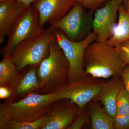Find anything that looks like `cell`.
Returning a JSON list of instances; mask_svg holds the SVG:
<instances>
[{
	"mask_svg": "<svg viewBox=\"0 0 129 129\" xmlns=\"http://www.w3.org/2000/svg\"><path fill=\"white\" fill-rule=\"evenodd\" d=\"M84 63L85 75L96 78L121 77L125 67L115 47L96 41L86 48Z\"/></svg>",
	"mask_w": 129,
	"mask_h": 129,
	"instance_id": "6da1fadb",
	"label": "cell"
},
{
	"mask_svg": "<svg viewBox=\"0 0 129 129\" xmlns=\"http://www.w3.org/2000/svg\"><path fill=\"white\" fill-rule=\"evenodd\" d=\"M49 56L42 62L37 70L41 83L40 92L49 94L69 84V63L57 40L50 45Z\"/></svg>",
	"mask_w": 129,
	"mask_h": 129,
	"instance_id": "7a4b0ae2",
	"label": "cell"
},
{
	"mask_svg": "<svg viewBox=\"0 0 129 129\" xmlns=\"http://www.w3.org/2000/svg\"><path fill=\"white\" fill-rule=\"evenodd\" d=\"M56 40L54 28L50 25L39 37L26 40L18 44L9 57L19 72L28 66L39 67L50 55V45Z\"/></svg>",
	"mask_w": 129,
	"mask_h": 129,
	"instance_id": "3957f363",
	"label": "cell"
},
{
	"mask_svg": "<svg viewBox=\"0 0 129 129\" xmlns=\"http://www.w3.org/2000/svg\"><path fill=\"white\" fill-rule=\"evenodd\" d=\"M60 100L57 91L46 94L30 93L17 102L6 103L7 108L12 119L33 122L50 113L52 104Z\"/></svg>",
	"mask_w": 129,
	"mask_h": 129,
	"instance_id": "277c9868",
	"label": "cell"
},
{
	"mask_svg": "<svg viewBox=\"0 0 129 129\" xmlns=\"http://www.w3.org/2000/svg\"><path fill=\"white\" fill-rule=\"evenodd\" d=\"M39 20V14L34 5L30 4L24 7L16 19L3 48V57H9L14 48L22 42L44 34L45 30L40 26Z\"/></svg>",
	"mask_w": 129,
	"mask_h": 129,
	"instance_id": "5b68a950",
	"label": "cell"
},
{
	"mask_svg": "<svg viewBox=\"0 0 129 129\" xmlns=\"http://www.w3.org/2000/svg\"><path fill=\"white\" fill-rule=\"evenodd\" d=\"M94 12L87 11L80 3L75 2L62 18L49 24L54 28L62 31L71 41H81L92 32Z\"/></svg>",
	"mask_w": 129,
	"mask_h": 129,
	"instance_id": "8992f818",
	"label": "cell"
},
{
	"mask_svg": "<svg viewBox=\"0 0 129 129\" xmlns=\"http://www.w3.org/2000/svg\"><path fill=\"white\" fill-rule=\"evenodd\" d=\"M54 32L69 62V84L77 82L85 76L84 63L85 53L88 46L96 41L97 35L92 32L85 39L73 42L69 39L60 29L54 28Z\"/></svg>",
	"mask_w": 129,
	"mask_h": 129,
	"instance_id": "52a82bcc",
	"label": "cell"
},
{
	"mask_svg": "<svg viewBox=\"0 0 129 129\" xmlns=\"http://www.w3.org/2000/svg\"><path fill=\"white\" fill-rule=\"evenodd\" d=\"M89 75L73 84H68L58 90L60 99H67L76 104L82 111L85 106L96 97L104 83Z\"/></svg>",
	"mask_w": 129,
	"mask_h": 129,
	"instance_id": "ba28073f",
	"label": "cell"
},
{
	"mask_svg": "<svg viewBox=\"0 0 129 129\" xmlns=\"http://www.w3.org/2000/svg\"><path fill=\"white\" fill-rule=\"evenodd\" d=\"M122 4L117 0H109L104 6L94 12L92 28L97 35L96 41L107 42L112 36L119 8Z\"/></svg>",
	"mask_w": 129,
	"mask_h": 129,
	"instance_id": "9c48e42d",
	"label": "cell"
},
{
	"mask_svg": "<svg viewBox=\"0 0 129 129\" xmlns=\"http://www.w3.org/2000/svg\"><path fill=\"white\" fill-rule=\"evenodd\" d=\"M61 102L60 99L52 104L48 121L42 129H68L81 111L69 100L66 104Z\"/></svg>",
	"mask_w": 129,
	"mask_h": 129,
	"instance_id": "30bf717a",
	"label": "cell"
},
{
	"mask_svg": "<svg viewBox=\"0 0 129 129\" xmlns=\"http://www.w3.org/2000/svg\"><path fill=\"white\" fill-rule=\"evenodd\" d=\"M75 3V0H36L33 5L39 14V25L43 28L47 23L62 18Z\"/></svg>",
	"mask_w": 129,
	"mask_h": 129,
	"instance_id": "8fae6325",
	"label": "cell"
},
{
	"mask_svg": "<svg viewBox=\"0 0 129 129\" xmlns=\"http://www.w3.org/2000/svg\"><path fill=\"white\" fill-rule=\"evenodd\" d=\"M124 88L121 77H112L108 82L104 83L99 94L94 100L101 102L104 112L113 118L116 115L118 95Z\"/></svg>",
	"mask_w": 129,
	"mask_h": 129,
	"instance_id": "7c38bea8",
	"label": "cell"
},
{
	"mask_svg": "<svg viewBox=\"0 0 129 129\" xmlns=\"http://www.w3.org/2000/svg\"><path fill=\"white\" fill-rule=\"evenodd\" d=\"M25 6L17 0L0 3V44L8 37L12 27Z\"/></svg>",
	"mask_w": 129,
	"mask_h": 129,
	"instance_id": "4fadbf2b",
	"label": "cell"
},
{
	"mask_svg": "<svg viewBox=\"0 0 129 129\" xmlns=\"http://www.w3.org/2000/svg\"><path fill=\"white\" fill-rule=\"evenodd\" d=\"M38 68L32 67L25 73L20 74L12 88V96L9 100L12 101V99L16 96H25L36 91L40 90L41 83L37 74Z\"/></svg>",
	"mask_w": 129,
	"mask_h": 129,
	"instance_id": "5bb4252c",
	"label": "cell"
},
{
	"mask_svg": "<svg viewBox=\"0 0 129 129\" xmlns=\"http://www.w3.org/2000/svg\"><path fill=\"white\" fill-rule=\"evenodd\" d=\"M118 21L114 28L113 34L107 43L115 47L122 42L129 39V13L122 4L119 8Z\"/></svg>",
	"mask_w": 129,
	"mask_h": 129,
	"instance_id": "9a60e30c",
	"label": "cell"
},
{
	"mask_svg": "<svg viewBox=\"0 0 129 129\" xmlns=\"http://www.w3.org/2000/svg\"><path fill=\"white\" fill-rule=\"evenodd\" d=\"M20 74L9 57H3L0 62V86L12 89Z\"/></svg>",
	"mask_w": 129,
	"mask_h": 129,
	"instance_id": "2e32d148",
	"label": "cell"
},
{
	"mask_svg": "<svg viewBox=\"0 0 129 129\" xmlns=\"http://www.w3.org/2000/svg\"><path fill=\"white\" fill-rule=\"evenodd\" d=\"M89 115L92 129H114L113 118L109 115L98 106H93L90 109Z\"/></svg>",
	"mask_w": 129,
	"mask_h": 129,
	"instance_id": "e0dca14e",
	"label": "cell"
},
{
	"mask_svg": "<svg viewBox=\"0 0 129 129\" xmlns=\"http://www.w3.org/2000/svg\"><path fill=\"white\" fill-rule=\"evenodd\" d=\"M49 114L33 122L18 121L11 119L5 123L2 129H42L46 124Z\"/></svg>",
	"mask_w": 129,
	"mask_h": 129,
	"instance_id": "ac0fdd59",
	"label": "cell"
},
{
	"mask_svg": "<svg viewBox=\"0 0 129 129\" xmlns=\"http://www.w3.org/2000/svg\"><path fill=\"white\" fill-rule=\"evenodd\" d=\"M129 114V95L124 87L118 95L117 101L116 115L122 116Z\"/></svg>",
	"mask_w": 129,
	"mask_h": 129,
	"instance_id": "d6986e66",
	"label": "cell"
},
{
	"mask_svg": "<svg viewBox=\"0 0 129 129\" xmlns=\"http://www.w3.org/2000/svg\"><path fill=\"white\" fill-rule=\"evenodd\" d=\"M109 0H75V2L80 3L86 9L94 12L104 6Z\"/></svg>",
	"mask_w": 129,
	"mask_h": 129,
	"instance_id": "ffe728a7",
	"label": "cell"
},
{
	"mask_svg": "<svg viewBox=\"0 0 129 129\" xmlns=\"http://www.w3.org/2000/svg\"><path fill=\"white\" fill-rule=\"evenodd\" d=\"M115 47L125 65L129 64V39L122 42Z\"/></svg>",
	"mask_w": 129,
	"mask_h": 129,
	"instance_id": "44dd1931",
	"label": "cell"
},
{
	"mask_svg": "<svg viewBox=\"0 0 129 129\" xmlns=\"http://www.w3.org/2000/svg\"><path fill=\"white\" fill-rule=\"evenodd\" d=\"M89 114L86 112H80L76 119L68 129H81L88 122L89 117Z\"/></svg>",
	"mask_w": 129,
	"mask_h": 129,
	"instance_id": "7402d4cb",
	"label": "cell"
},
{
	"mask_svg": "<svg viewBox=\"0 0 129 129\" xmlns=\"http://www.w3.org/2000/svg\"><path fill=\"white\" fill-rule=\"evenodd\" d=\"M113 120L114 129H129V114L122 116L116 115Z\"/></svg>",
	"mask_w": 129,
	"mask_h": 129,
	"instance_id": "603a6c76",
	"label": "cell"
},
{
	"mask_svg": "<svg viewBox=\"0 0 129 129\" xmlns=\"http://www.w3.org/2000/svg\"><path fill=\"white\" fill-rule=\"evenodd\" d=\"M125 89L129 95V64L125 67L122 72L121 76Z\"/></svg>",
	"mask_w": 129,
	"mask_h": 129,
	"instance_id": "cb8c5ba5",
	"label": "cell"
},
{
	"mask_svg": "<svg viewBox=\"0 0 129 129\" xmlns=\"http://www.w3.org/2000/svg\"><path fill=\"white\" fill-rule=\"evenodd\" d=\"M13 95V90L11 88L6 86H0V98L2 99H11Z\"/></svg>",
	"mask_w": 129,
	"mask_h": 129,
	"instance_id": "d4e9b609",
	"label": "cell"
},
{
	"mask_svg": "<svg viewBox=\"0 0 129 129\" xmlns=\"http://www.w3.org/2000/svg\"><path fill=\"white\" fill-rule=\"evenodd\" d=\"M18 2L22 4L25 7H27L32 4L31 3L34 2L36 0H17Z\"/></svg>",
	"mask_w": 129,
	"mask_h": 129,
	"instance_id": "484cf974",
	"label": "cell"
},
{
	"mask_svg": "<svg viewBox=\"0 0 129 129\" xmlns=\"http://www.w3.org/2000/svg\"><path fill=\"white\" fill-rule=\"evenodd\" d=\"M122 5L125 11L129 13V0H127L122 3Z\"/></svg>",
	"mask_w": 129,
	"mask_h": 129,
	"instance_id": "4316f807",
	"label": "cell"
},
{
	"mask_svg": "<svg viewBox=\"0 0 129 129\" xmlns=\"http://www.w3.org/2000/svg\"><path fill=\"white\" fill-rule=\"evenodd\" d=\"M13 1V0H0V3L8 1Z\"/></svg>",
	"mask_w": 129,
	"mask_h": 129,
	"instance_id": "83f0119b",
	"label": "cell"
},
{
	"mask_svg": "<svg viewBox=\"0 0 129 129\" xmlns=\"http://www.w3.org/2000/svg\"><path fill=\"white\" fill-rule=\"evenodd\" d=\"M117 1H119L120 2L122 3H123L124 2H125L127 0H117Z\"/></svg>",
	"mask_w": 129,
	"mask_h": 129,
	"instance_id": "f1b7e54d",
	"label": "cell"
}]
</instances>
